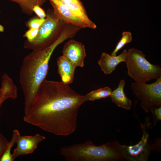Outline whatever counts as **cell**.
Listing matches in <instances>:
<instances>
[{
    "instance_id": "obj_1",
    "label": "cell",
    "mask_w": 161,
    "mask_h": 161,
    "mask_svg": "<svg viewBox=\"0 0 161 161\" xmlns=\"http://www.w3.org/2000/svg\"><path fill=\"white\" fill-rule=\"evenodd\" d=\"M88 100L62 82L45 79L24 117L26 123L56 135L66 136L75 131L78 111Z\"/></svg>"
},
{
    "instance_id": "obj_2",
    "label": "cell",
    "mask_w": 161,
    "mask_h": 161,
    "mask_svg": "<svg viewBox=\"0 0 161 161\" xmlns=\"http://www.w3.org/2000/svg\"><path fill=\"white\" fill-rule=\"evenodd\" d=\"M72 36L70 30L64 28L50 45L42 49L32 50L23 59L19 81L24 94L25 114L30 109L40 86L46 79L49 61L54 51L59 45Z\"/></svg>"
},
{
    "instance_id": "obj_3",
    "label": "cell",
    "mask_w": 161,
    "mask_h": 161,
    "mask_svg": "<svg viewBox=\"0 0 161 161\" xmlns=\"http://www.w3.org/2000/svg\"><path fill=\"white\" fill-rule=\"evenodd\" d=\"M117 142H108L99 146L90 140L84 142L64 146L60 154L68 161H111L123 157Z\"/></svg>"
},
{
    "instance_id": "obj_4",
    "label": "cell",
    "mask_w": 161,
    "mask_h": 161,
    "mask_svg": "<svg viewBox=\"0 0 161 161\" xmlns=\"http://www.w3.org/2000/svg\"><path fill=\"white\" fill-rule=\"evenodd\" d=\"M126 63L129 76L136 82H146L161 77V69L148 61L141 51L135 48L127 51Z\"/></svg>"
},
{
    "instance_id": "obj_5",
    "label": "cell",
    "mask_w": 161,
    "mask_h": 161,
    "mask_svg": "<svg viewBox=\"0 0 161 161\" xmlns=\"http://www.w3.org/2000/svg\"><path fill=\"white\" fill-rule=\"evenodd\" d=\"M43 23L39 29L37 35L31 42L25 41L24 48L39 50L51 44L58 38L66 24L54 14L53 10H49Z\"/></svg>"
},
{
    "instance_id": "obj_6",
    "label": "cell",
    "mask_w": 161,
    "mask_h": 161,
    "mask_svg": "<svg viewBox=\"0 0 161 161\" xmlns=\"http://www.w3.org/2000/svg\"><path fill=\"white\" fill-rule=\"evenodd\" d=\"M131 87L146 112L153 113L155 108L161 107V77L150 84L135 82L131 83Z\"/></svg>"
},
{
    "instance_id": "obj_7",
    "label": "cell",
    "mask_w": 161,
    "mask_h": 161,
    "mask_svg": "<svg viewBox=\"0 0 161 161\" xmlns=\"http://www.w3.org/2000/svg\"><path fill=\"white\" fill-rule=\"evenodd\" d=\"M148 137V134L144 131L141 140L137 144L129 146L119 144L123 157L133 161L146 160L150 151Z\"/></svg>"
},
{
    "instance_id": "obj_8",
    "label": "cell",
    "mask_w": 161,
    "mask_h": 161,
    "mask_svg": "<svg viewBox=\"0 0 161 161\" xmlns=\"http://www.w3.org/2000/svg\"><path fill=\"white\" fill-rule=\"evenodd\" d=\"M45 139V137L38 134L33 136H20L16 143L17 147L12 154L13 161L20 156L33 153L38 145Z\"/></svg>"
},
{
    "instance_id": "obj_9",
    "label": "cell",
    "mask_w": 161,
    "mask_h": 161,
    "mask_svg": "<svg viewBox=\"0 0 161 161\" xmlns=\"http://www.w3.org/2000/svg\"><path fill=\"white\" fill-rule=\"evenodd\" d=\"M62 52L76 67L84 66L86 54L84 46L81 42L73 39L69 40L64 44Z\"/></svg>"
},
{
    "instance_id": "obj_10",
    "label": "cell",
    "mask_w": 161,
    "mask_h": 161,
    "mask_svg": "<svg viewBox=\"0 0 161 161\" xmlns=\"http://www.w3.org/2000/svg\"><path fill=\"white\" fill-rule=\"evenodd\" d=\"M49 1L56 16L66 24H71L80 28H87L86 24L76 16L60 0Z\"/></svg>"
},
{
    "instance_id": "obj_11",
    "label": "cell",
    "mask_w": 161,
    "mask_h": 161,
    "mask_svg": "<svg viewBox=\"0 0 161 161\" xmlns=\"http://www.w3.org/2000/svg\"><path fill=\"white\" fill-rule=\"evenodd\" d=\"M127 55L126 49L124 50L120 54L117 56H112L103 52L98 63L104 73L109 75L115 70L119 63L125 62Z\"/></svg>"
},
{
    "instance_id": "obj_12",
    "label": "cell",
    "mask_w": 161,
    "mask_h": 161,
    "mask_svg": "<svg viewBox=\"0 0 161 161\" xmlns=\"http://www.w3.org/2000/svg\"><path fill=\"white\" fill-rule=\"evenodd\" d=\"M58 72L62 82L69 85L72 83L74 77L76 66L63 55L59 57L57 61Z\"/></svg>"
},
{
    "instance_id": "obj_13",
    "label": "cell",
    "mask_w": 161,
    "mask_h": 161,
    "mask_svg": "<svg viewBox=\"0 0 161 161\" xmlns=\"http://www.w3.org/2000/svg\"><path fill=\"white\" fill-rule=\"evenodd\" d=\"M17 97V88L11 78L6 73L1 78L0 88V106L8 98L14 100Z\"/></svg>"
},
{
    "instance_id": "obj_14",
    "label": "cell",
    "mask_w": 161,
    "mask_h": 161,
    "mask_svg": "<svg viewBox=\"0 0 161 161\" xmlns=\"http://www.w3.org/2000/svg\"><path fill=\"white\" fill-rule=\"evenodd\" d=\"M60 1L76 16L82 21L86 24L87 28L92 29L96 28V25L88 17L85 8L81 2L79 3L66 2L60 0Z\"/></svg>"
},
{
    "instance_id": "obj_15",
    "label": "cell",
    "mask_w": 161,
    "mask_h": 161,
    "mask_svg": "<svg viewBox=\"0 0 161 161\" xmlns=\"http://www.w3.org/2000/svg\"><path fill=\"white\" fill-rule=\"evenodd\" d=\"M125 82L124 80H121L118 87L112 92L110 96L112 101L119 107L126 109L131 108V102L126 95L124 92Z\"/></svg>"
},
{
    "instance_id": "obj_16",
    "label": "cell",
    "mask_w": 161,
    "mask_h": 161,
    "mask_svg": "<svg viewBox=\"0 0 161 161\" xmlns=\"http://www.w3.org/2000/svg\"><path fill=\"white\" fill-rule=\"evenodd\" d=\"M16 3L19 6L22 11L29 16L33 13V9L36 5L42 6L47 0H8Z\"/></svg>"
},
{
    "instance_id": "obj_17",
    "label": "cell",
    "mask_w": 161,
    "mask_h": 161,
    "mask_svg": "<svg viewBox=\"0 0 161 161\" xmlns=\"http://www.w3.org/2000/svg\"><path fill=\"white\" fill-rule=\"evenodd\" d=\"M20 136V134L18 130L15 129L13 131L12 139L9 142L5 151L0 158V161H13L11 150Z\"/></svg>"
},
{
    "instance_id": "obj_18",
    "label": "cell",
    "mask_w": 161,
    "mask_h": 161,
    "mask_svg": "<svg viewBox=\"0 0 161 161\" xmlns=\"http://www.w3.org/2000/svg\"><path fill=\"white\" fill-rule=\"evenodd\" d=\"M112 90L110 88L106 86L92 91L86 94L88 100H94L110 97Z\"/></svg>"
},
{
    "instance_id": "obj_19",
    "label": "cell",
    "mask_w": 161,
    "mask_h": 161,
    "mask_svg": "<svg viewBox=\"0 0 161 161\" xmlns=\"http://www.w3.org/2000/svg\"><path fill=\"white\" fill-rule=\"evenodd\" d=\"M132 40L131 33L129 31H124L122 34V37L117 44L115 49L111 54L112 56L116 55L117 52L121 49L126 44Z\"/></svg>"
},
{
    "instance_id": "obj_20",
    "label": "cell",
    "mask_w": 161,
    "mask_h": 161,
    "mask_svg": "<svg viewBox=\"0 0 161 161\" xmlns=\"http://www.w3.org/2000/svg\"><path fill=\"white\" fill-rule=\"evenodd\" d=\"M45 18L34 17L28 21L26 23L27 27L29 28L39 29L44 21Z\"/></svg>"
},
{
    "instance_id": "obj_21",
    "label": "cell",
    "mask_w": 161,
    "mask_h": 161,
    "mask_svg": "<svg viewBox=\"0 0 161 161\" xmlns=\"http://www.w3.org/2000/svg\"><path fill=\"white\" fill-rule=\"evenodd\" d=\"M39 31V29L34 28H29L23 35V37L27 38L25 41L31 42L32 41L37 35Z\"/></svg>"
},
{
    "instance_id": "obj_22",
    "label": "cell",
    "mask_w": 161,
    "mask_h": 161,
    "mask_svg": "<svg viewBox=\"0 0 161 161\" xmlns=\"http://www.w3.org/2000/svg\"><path fill=\"white\" fill-rule=\"evenodd\" d=\"M9 142L6 138L0 133V158L5 151Z\"/></svg>"
},
{
    "instance_id": "obj_23",
    "label": "cell",
    "mask_w": 161,
    "mask_h": 161,
    "mask_svg": "<svg viewBox=\"0 0 161 161\" xmlns=\"http://www.w3.org/2000/svg\"><path fill=\"white\" fill-rule=\"evenodd\" d=\"M33 11L39 18L42 19H44L46 18L47 16L46 14L40 6L37 5L34 6Z\"/></svg>"
},
{
    "instance_id": "obj_24",
    "label": "cell",
    "mask_w": 161,
    "mask_h": 161,
    "mask_svg": "<svg viewBox=\"0 0 161 161\" xmlns=\"http://www.w3.org/2000/svg\"><path fill=\"white\" fill-rule=\"evenodd\" d=\"M153 115L154 114L155 117L158 120H161V107L155 108L153 113Z\"/></svg>"
},
{
    "instance_id": "obj_25",
    "label": "cell",
    "mask_w": 161,
    "mask_h": 161,
    "mask_svg": "<svg viewBox=\"0 0 161 161\" xmlns=\"http://www.w3.org/2000/svg\"><path fill=\"white\" fill-rule=\"evenodd\" d=\"M61 1L66 2L79 3L81 2L80 0H60Z\"/></svg>"
},
{
    "instance_id": "obj_26",
    "label": "cell",
    "mask_w": 161,
    "mask_h": 161,
    "mask_svg": "<svg viewBox=\"0 0 161 161\" xmlns=\"http://www.w3.org/2000/svg\"><path fill=\"white\" fill-rule=\"evenodd\" d=\"M4 31V28L3 26L0 24V32H3Z\"/></svg>"
},
{
    "instance_id": "obj_27",
    "label": "cell",
    "mask_w": 161,
    "mask_h": 161,
    "mask_svg": "<svg viewBox=\"0 0 161 161\" xmlns=\"http://www.w3.org/2000/svg\"><path fill=\"white\" fill-rule=\"evenodd\" d=\"M0 13H1V11H0Z\"/></svg>"
},
{
    "instance_id": "obj_28",
    "label": "cell",
    "mask_w": 161,
    "mask_h": 161,
    "mask_svg": "<svg viewBox=\"0 0 161 161\" xmlns=\"http://www.w3.org/2000/svg\"></svg>"
},
{
    "instance_id": "obj_29",
    "label": "cell",
    "mask_w": 161,
    "mask_h": 161,
    "mask_svg": "<svg viewBox=\"0 0 161 161\" xmlns=\"http://www.w3.org/2000/svg\"><path fill=\"white\" fill-rule=\"evenodd\" d=\"M0 107H1V106H0Z\"/></svg>"
}]
</instances>
